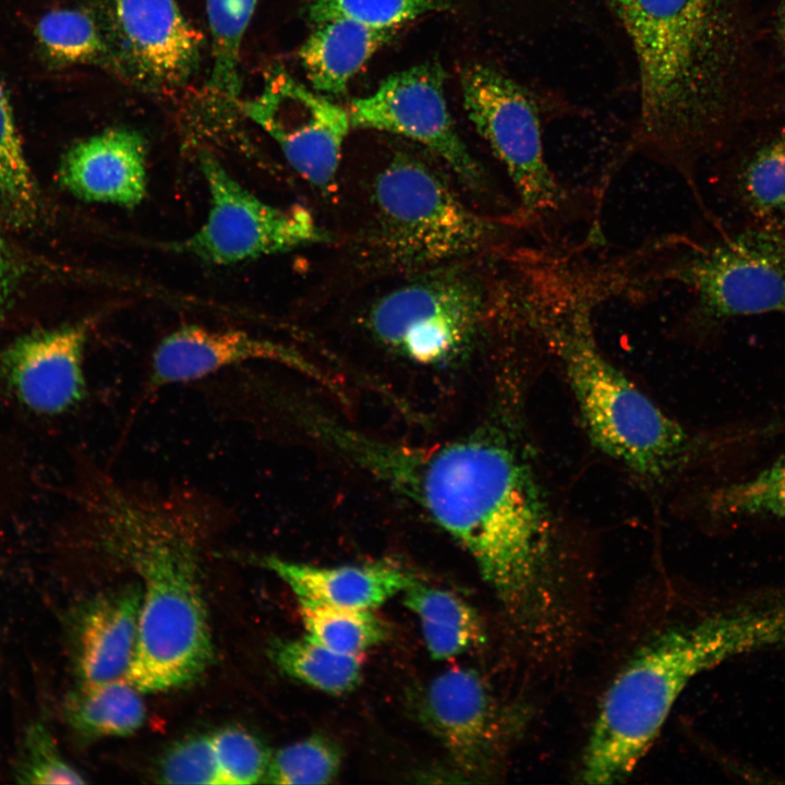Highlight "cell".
Masks as SVG:
<instances>
[{
  "instance_id": "23",
  "label": "cell",
  "mask_w": 785,
  "mask_h": 785,
  "mask_svg": "<svg viewBox=\"0 0 785 785\" xmlns=\"http://www.w3.org/2000/svg\"><path fill=\"white\" fill-rule=\"evenodd\" d=\"M35 43L39 57L49 68L111 63L105 29L97 19L81 8H56L36 22Z\"/></svg>"
},
{
  "instance_id": "11",
  "label": "cell",
  "mask_w": 785,
  "mask_h": 785,
  "mask_svg": "<svg viewBox=\"0 0 785 785\" xmlns=\"http://www.w3.org/2000/svg\"><path fill=\"white\" fill-rule=\"evenodd\" d=\"M444 71L424 63L397 72L377 89L351 101V128L388 132L420 143L467 188L485 185L483 168L459 135L444 94Z\"/></svg>"
},
{
  "instance_id": "4",
  "label": "cell",
  "mask_w": 785,
  "mask_h": 785,
  "mask_svg": "<svg viewBox=\"0 0 785 785\" xmlns=\"http://www.w3.org/2000/svg\"><path fill=\"white\" fill-rule=\"evenodd\" d=\"M118 512L111 548L134 568L142 587L135 654L125 679L141 692L184 687L213 661L195 544L132 506L120 505Z\"/></svg>"
},
{
  "instance_id": "36",
  "label": "cell",
  "mask_w": 785,
  "mask_h": 785,
  "mask_svg": "<svg viewBox=\"0 0 785 785\" xmlns=\"http://www.w3.org/2000/svg\"><path fill=\"white\" fill-rule=\"evenodd\" d=\"M20 270L16 255L0 233V317L11 304L17 288Z\"/></svg>"
},
{
  "instance_id": "17",
  "label": "cell",
  "mask_w": 785,
  "mask_h": 785,
  "mask_svg": "<svg viewBox=\"0 0 785 785\" xmlns=\"http://www.w3.org/2000/svg\"><path fill=\"white\" fill-rule=\"evenodd\" d=\"M251 361L306 366L292 350L245 330L184 325L166 335L155 348L150 383L157 387L185 384Z\"/></svg>"
},
{
  "instance_id": "29",
  "label": "cell",
  "mask_w": 785,
  "mask_h": 785,
  "mask_svg": "<svg viewBox=\"0 0 785 785\" xmlns=\"http://www.w3.org/2000/svg\"><path fill=\"white\" fill-rule=\"evenodd\" d=\"M339 746L326 736L312 735L270 754L264 782L271 784H328L341 765Z\"/></svg>"
},
{
  "instance_id": "21",
  "label": "cell",
  "mask_w": 785,
  "mask_h": 785,
  "mask_svg": "<svg viewBox=\"0 0 785 785\" xmlns=\"http://www.w3.org/2000/svg\"><path fill=\"white\" fill-rule=\"evenodd\" d=\"M727 182L749 224L785 231V129L746 150Z\"/></svg>"
},
{
  "instance_id": "27",
  "label": "cell",
  "mask_w": 785,
  "mask_h": 785,
  "mask_svg": "<svg viewBox=\"0 0 785 785\" xmlns=\"http://www.w3.org/2000/svg\"><path fill=\"white\" fill-rule=\"evenodd\" d=\"M258 0H206L212 40L209 86L235 100L241 88L240 50Z\"/></svg>"
},
{
  "instance_id": "18",
  "label": "cell",
  "mask_w": 785,
  "mask_h": 785,
  "mask_svg": "<svg viewBox=\"0 0 785 785\" xmlns=\"http://www.w3.org/2000/svg\"><path fill=\"white\" fill-rule=\"evenodd\" d=\"M141 583H131L85 604L72 626V649L80 684L123 679L134 659Z\"/></svg>"
},
{
  "instance_id": "19",
  "label": "cell",
  "mask_w": 785,
  "mask_h": 785,
  "mask_svg": "<svg viewBox=\"0 0 785 785\" xmlns=\"http://www.w3.org/2000/svg\"><path fill=\"white\" fill-rule=\"evenodd\" d=\"M261 565L287 583L299 601L357 609L373 611L413 580L387 564L329 567L265 556Z\"/></svg>"
},
{
  "instance_id": "14",
  "label": "cell",
  "mask_w": 785,
  "mask_h": 785,
  "mask_svg": "<svg viewBox=\"0 0 785 785\" xmlns=\"http://www.w3.org/2000/svg\"><path fill=\"white\" fill-rule=\"evenodd\" d=\"M419 717L469 776L488 773L502 745L496 704L480 675L452 667L435 676L419 695Z\"/></svg>"
},
{
  "instance_id": "34",
  "label": "cell",
  "mask_w": 785,
  "mask_h": 785,
  "mask_svg": "<svg viewBox=\"0 0 785 785\" xmlns=\"http://www.w3.org/2000/svg\"><path fill=\"white\" fill-rule=\"evenodd\" d=\"M403 602L420 623L483 632L478 613L457 594L413 580L403 590Z\"/></svg>"
},
{
  "instance_id": "31",
  "label": "cell",
  "mask_w": 785,
  "mask_h": 785,
  "mask_svg": "<svg viewBox=\"0 0 785 785\" xmlns=\"http://www.w3.org/2000/svg\"><path fill=\"white\" fill-rule=\"evenodd\" d=\"M13 776L22 784H84L86 781L61 756L44 720L32 722L23 735Z\"/></svg>"
},
{
  "instance_id": "20",
  "label": "cell",
  "mask_w": 785,
  "mask_h": 785,
  "mask_svg": "<svg viewBox=\"0 0 785 785\" xmlns=\"http://www.w3.org/2000/svg\"><path fill=\"white\" fill-rule=\"evenodd\" d=\"M299 50V59L314 90L342 95L349 81L395 35V28H373L350 20L318 25Z\"/></svg>"
},
{
  "instance_id": "12",
  "label": "cell",
  "mask_w": 785,
  "mask_h": 785,
  "mask_svg": "<svg viewBox=\"0 0 785 785\" xmlns=\"http://www.w3.org/2000/svg\"><path fill=\"white\" fill-rule=\"evenodd\" d=\"M240 107L304 180L321 190L334 183L351 129L348 110L280 68L273 69L262 90Z\"/></svg>"
},
{
  "instance_id": "16",
  "label": "cell",
  "mask_w": 785,
  "mask_h": 785,
  "mask_svg": "<svg viewBox=\"0 0 785 785\" xmlns=\"http://www.w3.org/2000/svg\"><path fill=\"white\" fill-rule=\"evenodd\" d=\"M147 144L130 128L114 126L74 143L61 158L60 184L76 198L125 208L147 193Z\"/></svg>"
},
{
  "instance_id": "30",
  "label": "cell",
  "mask_w": 785,
  "mask_h": 785,
  "mask_svg": "<svg viewBox=\"0 0 785 785\" xmlns=\"http://www.w3.org/2000/svg\"><path fill=\"white\" fill-rule=\"evenodd\" d=\"M445 8V0H310L306 14L314 25L343 19L373 28H395Z\"/></svg>"
},
{
  "instance_id": "15",
  "label": "cell",
  "mask_w": 785,
  "mask_h": 785,
  "mask_svg": "<svg viewBox=\"0 0 785 785\" xmlns=\"http://www.w3.org/2000/svg\"><path fill=\"white\" fill-rule=\"evenodd\" d=\"M87 323L27 334L3 355V371L17 399L29 410L59 414L84 396Z\"/></svg>"
},
{
  "instance_id": "22",
  "label": "cell",
  "mask_w": 785,
  "mask_h": 785,
  "mask_svg": "<svg viewBox=\"0 0 785 785\" xmlns=\"http://www.w3.org/2000/svg\"><path fill=\"white\" fill-rule=\"evenodd\" d=\"M140 693L125 678L98 685L80 684L65 700L64 716L84 738L131 735L146 716Z\"/></svg>"
},
{
  "instance_id": "24",
  "label": "cell",
  "mask_w": 785,
  "mask_h": 785,
  "mask_svg": "<svg viewBox=\"0 0 785 785\" xmlns=\"http://www.w3.org/2000/svg\"><path fill=\"white\" fill-rule=\"evenodd\" d=\"M39 213L40 193L0 75V216L11 227L26 228L36 222Z\"/></svg>"
},
{
  "instance_id": "28",
  "label": "cell",
  "mask_w": 785,
  "mask_h": 785,
  "mask_svg": "<svg viewBox=\"0 0 785 785\" xmlns=\"http://www.w3.org/2000/svg\"><path fill=\"white\" fill-rule=\"evenodd\" d=\"M299 603L305 635L336 652L362 656L388 637L385 623L372 611Z\"/></svg>"
},
{
  "instance_id": "2",
  "label": "cell",
  "mask_w": 785,
  "mask_h": 785,
  "mask_svg": "<svg viewBox=\"0 0 785 785\" xmlns=\"http://www.w3.org/2000/svg\"><path fill=\"white\" fill-rule=\"evenodd\" d=\"M638 74L632 145L691 183L771 113L747 0H601Z\"/></svg>"
},
{
  "instance_id": "7",
  "label": "cell",
  "mask_w": 785,
  "mask_h": 785,
  "mask_svg": "<svg viewBox=\"0 0 785 785\" xmlns=\"http://www.w3.org/2000/svg\"><path fill=\"white\" fill-rule=\"evenodd\" d=\"M692 297L689 323L709 334L729 322L785 315V231L749 224L697 244L667 270Z\"/></svg>"
},
{
  "instance_id": "8",
  "label": "cell",
  "mask_w": 785,
  "mask_h": 785,
  "mask_svg": "<svg viewBox=\"0 0 785 785\" xmlns=\"http://www.w3.org/2000/svg\"><path fill=\"white\" fill-rule=\"evenodd\" d=\"M461 90L469 120L505 168L523 214L543 218L557 213L568 191L546 160L541 95L488 63L467 67Z\"/></svg>"
},
{
  "instance_id": "3",
  "label": "cell",
  "mask_w": 785,
  "mask_h": 785,
  "mask_svg": "<svg viewBox=\"0 0 785 785\" xmlns=\"http://www.w3.org/2000/svg\"><path fill=\"white\" fill-rule=\"evenodd\" d=\"M603 281L546 265L526 280L517 305L559 359L592 444L638 476L663 481L689 466L701 445L599 347L593 314L606 295Z\"/></svg>"
},
{
  "instance_id": "26",
  "label": "cell",
  "mask_w": 785,
  "mask_h": 785,
  "mask_svg": "<svg viewBox=\"0 0 785 785\" xmlns=\"http://www.w3.org/2000/svg\"><path fill=\"white\" fill-rule=\"evenodd\" d=\"M708 515L722 519H785V455L751 476L720 485L703 498Z\"/></svg>"
},
{
  "instance_id": "25",
  "label": "cell",
  "mask_w": 785,
  "mask_h": 785,
  "mask_svg": "<svg viewBox=\"0 0 785 785\" xmlns=\"http://www.w3.org/2000/svg\"><path fill=\"white\" fill-rule=\"evenodd\" d=\"M270 656L288 676L329 695L353 690L362 677L361 655L336 652L307 635L275 640Z\"/></svg>"
},
{
  "instance_id": "35",
  "label": "cell",
  "mask_w": 785,
  "mask_h": 785,
  "mask_svg": "<svg viewBox=\"0 0 785 785\" xmlns=\"http://www.w3.org/2000/svg\"><path fill=\"white\" fill-rule=\"evenodd\" d=\"M423 640L435 660L458 656L483 641V632L458 627H445L420 623Z\"/></svg>"
},
{
  "instance_id": "1",
  "label": "cell",
  "mask_w": 785,
  "mask_h": 785,
  "mask_svg": "<svg viewBox=\"0 0 785 785\" xmlns=\"http://www.w3.org/2000/svg\"><path fill=\"white\" fill-rule=\"evenodd\" d=\"M315 426L328 444L412 500L458 542L518 623L533 631L548 620L552 514L530 463L505 437L408 445L327 420Z\"/></svg>"
},
{
  "instance_id": "32",
  "label": "cell",
  "mask_w": 785,
  "mask_h": 785,
  "mask_svg": "<svg viewBox=\"0 0 785 785\" xmlns=\"http://www.w3.org/2000/svg\"><path fill=\"white\" fill-rule=\"evenodd\" d=\"M225 784L243 785L264 781L270 753L254 734L229 726L212 735Z\"/></svg>"
},
{
  "instance_id": "9",
  "label": "cell",
  "mask_w": 785,
  "mask_h": 785,
  "mask_svg": "<svg viewBox=\"0 0 785 785\" xmlns=\"http://www.w3.org/2000/svg\"><path fill=\"white\" fill-rule=\"evenodd\" d=\"M486 297L470 276L436 271L378 298L366 323L385 348L413 362L435 365L466 353L483 325Z\"/></svg>"
},
{
  "instance_id": "5",
  "label": "cell",
  "mask_w": 785,
  "mask_h": 785,
  "mask_svg": "<svg viewBox=\"0 0 785 785\" xmlns=\"http://www.w3.org/2000/svg\"><path fill=\"white\" fill-rule=\"evenodd\" d=\"M727 627L715 621L668 628L640 648L604 693L580 776L614 784L629 776L652 747L689 680L725 653Z\"/></svg>"
},
{
  "instance_id": "6",
  "label": "cell",
  "mask_w": 785,
  "mask_h": 785,
  "mask_svg": "<svg viewBox=\"0 0 785 785\" xmlns=\"http://www.w3.org/2000/svg\"><path fill=\"white\" fill-rule=\"evenodd\" d=\"M371 246L384 263L420 268L479 252L503 231L470 208L425 160L396 152L371 179Z\"/></svg>"
},
{
  "instance_id": "33",
  "label": "cell",
  "mask_w": 785,
  "mask_h": 785,
  "mask_svg": "<svg viewBox=\"0 0 785 785\" xmlns=\"http://www.w3.org/2000/svg\"><path fill=\"white\" fill-rule=\"evenodd\" d=\"M158 776L166 784H225L209 735L173 744L160 760Z\"/></svg>"
},
{
  "instance_id": "10",
  "label": "cell",
  "mask_w": 785,
  "mask_h": 785,
  "mask_svg": "<svg viewBox=\"0 0 785 785\" xmlns=\"http://www.w3.org/2000/svg\"><path fill=\"white\" fill-rule=\"evenodd\" d=\"M208 192L202 225L170 246L218 266L253 261L323 243L328 235L301 205L267 203L241 184L216 158H201Z\"/></svg>"
},
{
  "instance_id": "37",
  "label": "cell",
  "mask_w": 785,
  "mask_h": 785,
  "mask_svg": "<svg viewBox=\"0 0 785 785\" xmlns=\"http://www.w3.org/2000/svg\"><path fill=\"white\" fill-rule=\"evenodd\" d=\"M777 31L785 50V0L777 2Z\"/></svg>"
},
{
  "instance_id": "13",
  "label": "cell",
  "mask_w": 785,
  "mask_h": 785,
  "mask_svg": "<svg viewBox=\"0 0 785 785\" xmlns=\"http://www.w3.org/2000/svg\"><path fill=\"white\" fill-rule=\"evenodd\" d=\"M105 33L111 63L141 85L174 87L198 67L202 35L177 0H110Z\"/></svg>"
}]
</instances>
